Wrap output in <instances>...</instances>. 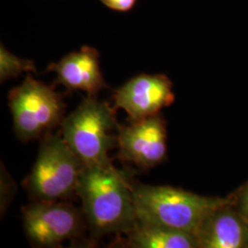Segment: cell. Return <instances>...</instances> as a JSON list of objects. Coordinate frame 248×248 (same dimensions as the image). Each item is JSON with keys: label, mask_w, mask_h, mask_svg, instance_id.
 <instances>
[{"label": "cell", "mask_w": 248, "mask_h": 248, "mask_svg": "<svg viewBox=\"0 0 248 248\" xmlns=\"http://www.w3.org/2000/svg\"><path fill=\"white\" fill-rule=\"evenodd\" d=\"M129 173L112 163L86 166L76 194L83 204L91 238L126 233L138 222Z\"/></svg>", "instance_id": "6da1fadb"}, {"label": "cell", "mask_w": 248, "mask_h": 248, "mask_svg": "<svg viewBox=\"0 0 248 248\" xmlns=\"http://www.w3.org/2000/svg\"><path fill=\"white\" fill-rule=\"evenodd\" d=\"M133 199L138 221L173 230L194 233L229 196L207 197L169 186L133 183Z\"/></svg>", "instance_id": "7a4b0ae2"}, {"label": "cell", "mask_w": 248, "mask_h": 248, "mask_svg": "<svg viewBox=\"0 0 248 248\" xmlns=\"http://www.w3.org/2000/svg\"><path fill=\"white\" fill-rule=\"evenodd\" d=\"M114 113L105 102L88 96L62 120V138L86 166L111 163L108 153L118 146L119 133L113 132L120 127Z\"/></svg>", "instance_id": "3957f363"}, {"label": "cell", "mask_w": 248, "mask_h": 248, "mask_svg": "<svg viewBox=\"0 0 248 248\" xmlns=\"http://www.w3.org/2000/svg\"><path fill=\"white\" fill-rule=\"evenodd\" d=\"M84 167L62 134L48 133L42 138L38 157L24 186L33 201H65L76 194Z\"/></svg>", "instance_id": "277c9868"}, {"label": "cell", "mask_w": 248, "mask_h": 248, "mask_svg": "<svg viewBox=\"0 0 248 248\" xmlns=\"http://www.w3.org/2000/svg\"><path fill=\"white\" fill-rule=\"evenodd\" d=\"M9 105L15 133L24 142L42 139L64 119L62 95L31 75L20 86L10 90Z\"/></svg>", "instance_id": "5b68a950"}, {"label": "cell", "mask_w": 248, "mask_h": 248, "mask_svg": "<svg viewBox=\"0 0 248 248\" xmlns=\"http://www.w3.org/2000/svg\"><path fill=\"white\" fill-rule=\"evenodd\" d=\"M23 222L28 238L40 248H58L78 239L88 226L83 210L63 201H33L23 209Z\"/></svg>", "instance_id": "8992f818"}, {"label": "cell", "mask_w": 248, "mask_h": 248, "mask_svg": "<svg viewBox=\"0 0 248 248\" xmlns=\"http://www.w3.org/2000/svg\"><path fill=\"white\" fill-rule=\"evenodd\" d=\"M120 126L118 156L143 169L155 168L167 159V125L159 113Z\"/></svg>", "instance_id": "52a82bcc"}, {"label": "cell", "mask_w": 248, "mask_h": 248, "mask_svg": "<svg viewBox=\"0 0 248 248\" xmlns=\"http://www.w3.org/2000/svg\"><path fill=\"white\" fill-rule=\"evenodd\" d=\"M115 109L123 108L130 122L156 115L175 101L173 84L166 75L141 74L127 81L114 93Z\"/></svg>", "instance_id": "ba28073f"}, {"label": "cell", "mask_w": 248, "mask_h": 248, "mask_svg": "<svg viewBox=\"0 0 248 248\" xmlns=\"http://www.w3.org/2000/svg\"><path fill=\"white\" fill-rule=\"evenodd\" d=\"M47 71L57 75L56 84L62 85L69 91H84L90 97H97L102 89L108 88L100 69L99 53L89 46L68 53L58 62H52Z\"/></svg>", "instance_id": "9c48e42d"}, {"label": "cell", "mask_w": 248, "mask_h": 248, "mask_svg": "<svg viewBox=\"0 0 248 248\" xmlns=\"http://www.w3.org/2000/svg\"><path fill=\"white\" fill-rule=\"evenodd\" d=\"M216 208L197 232L200 248H248V222L232 203Z\"/></svg>", "instance_id": "30bf717a"}, {"label": "cell", "mask_w": 248, "mask_h": 248, "mask_svg": "<svg viewBox=\"0 0 248 248\" xmlns=\"http://www.w3.org/2000/svg\"><path fill=\"white\" fill-rule=\"evenodd\" d=\"M124 247L133 248H200L194 233L138 222L125 233Z\"/></svg>", "instance_id": "8fae6325"}, {"label": "cell", "mask_w": 248, "mask_h": 248, "mask_svg": "<svg viewBox=\"0 0 248 248\" xmlns=\"http://www.w3.org/2000/svg\"><path fill=\"white\" fill-rule=\"evenodd\" d=\"M35 72L34 62L32 60L22 59L9 53L1 45L0 47V80L1 83L9 78H16L24 72Z\"/></svg>", "instance_id": "7c38bea8"}, {"label": "cell", "mask_w": 248, "mask_h": 248, "mask_svg": "<svg viewBox=\"0 0 248 248\" xmlns=\"http://www.w3.org/2000/svg\"><path fill=\"white\" fill-rule=\"evenodd\" d=\"M17 191V185L10 177L7 170L1 166V214L3 215L12 202Z\"/></svg>", "instance_id": "4fadbf2b"}, {"label": "cell", "mask_w": 248, "mask_h": 248, "mask_svg": "<svg viewBox=\"0 0 248 248\" xmlns=\"http://www.w3.org/2000/svg\"><path fill=\"white\" fill-rule=\"evenodd\" d=\"M231 196L240 215L248 222V182L239 186Z\"/></svg>", "instance_id": "5bb4252c"}, {"label": "cell", "mask_w": 248, "mask_h": 248, "mask_svg": "<svg viewBox=\"0 0 248 248\" xmlns=\"http://www.w3.org/2000/svg\"><path fill=\"white\" fill-rule=\"evenodd\" d=\"M107 8L119 12H128L135 7L137 0H98Z\"/></svg>", "instance_id": "9a60e30c"}]
</instances>
